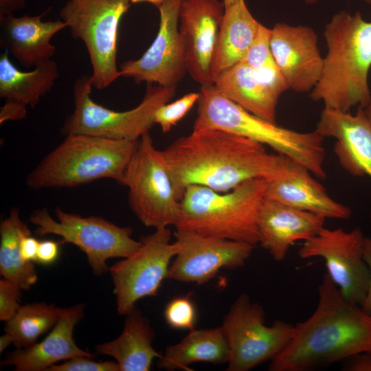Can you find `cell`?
<instances>
[{"mask_svg":"<svg viewBox=\"0 0 371 371\" xmlns=\"http://www.w3.org/2000/svg\"><path fill=\"white\" fill-rule=\"evenodd\" d=\"M161 153L179 201L190 185L227 192L251 179L273 181L296 162L269 153L259 142L217 128L192 130Z\"/></svg>","mask_w":371,"mask_h":371,"instance_id":"obj_1","label":"cell"},{"mask_svg":"<svg viewBox=\"0 0 371 371\" xmlns=\"http://www.w3.org/2000/svg\"><path fill=\"white\" fill-rule=\"evenodd\" d=\"M313 313L295 325L292 339L269 371H310L371 351V315L346 301L326 273Z\"/></svg>","mask_w":371,"mask_h":371,"instance_id":"obj_2","label":"cell"},{"mask_svg":"<svg viewBox=\"0 0 371 371\" xmlns=\"http://www.w3.org/2000/svg\"><path fill=\"white\" fill-rule=\"evenodd\" d=\"M327 52L321 76L309 97L324 107L348 112L366 108L371 99V21L357 11L334 14L324 29Z\"/></svg>","mask_w":371,"mask_h":371,"instance_id":"obj_3","label":"cell"},{"mask_svg":"<svg viewBox=\"0 0 371 371\" xmlns=\"http://www.w3.org/2000/svg\"><path fill=\"white\" fill-rule=\"evenodd\" d=\"M193 130L217 128L268 146L307 168L319 179L326 178L324 137L315 130L303 133L262 119L241 107L214 85L201 86Z\"/></svg>","mask_w":371,"mask_h":371,"instance_id":"obj_4","label":"cell"},{"mask_svg":"<svg viewBox=\"0 0 371 371\" xmlns=\"http://www.w3.org/2000/svg\"><path fill=\"white\" fill-rule=\"evenodd\" d=\"M268 184L265 179H254L227 192L190 185L180 200L176 229L256 246L259 212Z\"/></svg>","mask_w":371,"mask_h":371,"instance_id":"obj_5","label":"cell"},{"mask_svg":"<svg viewBox=\"0 0 371 371\" xmlns=\"http://www.w3.org/2000/svg\"><path fill=\"white\" fill-rule=\"evenodd\" d=\"M138 140L67 135L27 175V186L34 190L71 188L101 179L122 184Z\"/></svg>","mask_w":371,"mask_h":371,"instance_id":"obj_6","label":"cell"},{"mask_svg":"<svg viewBox=\"0 0 371 371\" xmlns=\"http://www.w3.org/2000/svg\"><path fill=\"white\" fill-rule=\"evenodd\" d=\"M90 76L82 75L73 85L74 111L65 119L61 133L86 134L106 138L137 141L155 124L157 109L175 96L177 87L146 83L144 96L133 109L124 111L109 109L91 97Z\"/></svg>","mask_w":371,"mask_h":371,"instance_id":"obj_7","label":"cell"},{"mask_svg":"<svg viewBox=\"0 0 371 371\" xmlns=\"http://www.w3.org/2000/svg\"><path fill=\"white\" fill-rule=\"evenodd\" d=\"M128 0H67L60 10L73 37L84 43L92 67L93 87L101 90L120 78L117 43L120 22Z\"/></svg>","mask_w":371,"mask_h":371,"instance_id":"obj_8","label":"cell"},{"mask_svg":"<svg viewBox=\"0 0 371 371\" xmlns=\"http://www.w3.org/2000/svg\"><path fill=\"white\" fill-rule=\"evenodd\" d=\"M122 185L128 189V203L146 227L155 229L176 225L181 205L161 153L149 132L138 140L124 174Z\"/></svg>","mask_w":371,"mask_h":371,"instance_id":"obj_9","label":"cell"},{"mask_svg":"<svg viewBox=\"0 0 371 371\" xmlns=\"http://www.w3.org/2000/svg\"><path fill=\"white\" fill-rule=\"evenodd\" d=\"M55 215L56 220L46 209L34 211L30 219L36 226L35 234L41 236L57 235L63 242L77 246L86 254L95 276L109 271L107 260L129 257L142 245L141 240L131 238L130 227H120L100 216L82 217L58 207L55 210Z\"/></svg>","mask_w":371,"mask_h":371,"instance_id":"obj_10","label":"cell"},{"mask_svg":"<svg viewBox=\"0 0 371 371\" xmlns=\"http://www.w3.org/2000/svg\"><path fill=\"white\" fill-rule=\"evenodd\" d=\"M221 327L230 352L228 371H248L273 359L295 331V325L279 319L267 326L264 308L245 293L232 304Z\"/></svg>","mask_w":371,"mask_h":371,"instance_id":"obj_11","label":"cell"},{"mask_svg":"<svg viewBox=\"0 0 371 371\" xmlns=\"http://www.w3.org/2000/svg\"><path fill=\"white\" fill-rule=\"evenodd\" d=\"M140 240L142 245L135 253L109 267L117 311L122 315L132 311L140 299L157 295L177 252L168 227L155 229Z\"/></svg>","mask_w":371,"mask_h":371,"instance_id":"obj_12","label":"cell"},{"mask_svg":"<svg viewBox=\"0 0 371 371\" xmlns=\"http://www.w3.org/2000/svg\"><path fill=\"white\" fill-rule=\"evenodd\" d=\"M365 236L359 227L350 231L323 227L303 242L298 251L301 258H321L327 273L341 296L361 306L367 295L370 271L363 259Z\"/></svg>","mask_w":371,"mask_h":371,"instance_id":"obj_13","label":"cell"},{"mask_svg":"<svg viewBox=\"0 0 371 371\" xmlns=\"http://www.w3.org/2000/svg\"><path fill=\"white\" fill-rule=\"evenodd\" d=\"M177 252L169 267L167 279L201 285L223 269H237L251 256L254 245L177 229Z\"/></svg>","mask_w":371,"mask_h":371,"instance_id":"obj_14","label":"cell"},{"mask_svg":"<svg viewBox=\"0 0 371 371\" xmlns=\"http://www.w3.org/2000/svg\"><path fill=\"white\" fill-rule=\"evenodd\" d=\"M182 0H166L158 8L157 36L143 55L119 66L120 76L136 83L177 87L187 73L183 38L179 30V10Z\"/></svg>","mask_w":371,"mask_h":371,"instance_id":"obj_15","label":"cell"},{"mask_svg":"<svg viewBox=\"0 0 371 371\" xmlns=\"http://www.w3.org/2000/svg\"><path fill=\"white\" fill-rule=\"evenodd\" d=\"M225 10L221 0H182L180 5L187 73L201 86L214 84L212 61Z\"/></svg>","mask_w":371,"mask_h":371,"instance_id":"obj_16","label":"cell"},{"mask_svg":"<svg viewBox=\"0 0 371 371\" xmlns=\"http://www.w3.org/2000/svg\"><path fill=\"white\" fill-rule=\"evenodd\" d=\"M271 49L289 89L297 93L311 92L319 80L323 66L315 30L308 25L277 23L271 28Z\"/></svg>","mask_w":371,"mask_h":371,"instance_id":"obj_17","label":"cell"},{"mask_svg":"<svg viewBox=\"0 0 371 371\" xmlns=\"http://www.w3.org/2000/svg\"><path fill=\"white\" fill-rule=\"evenodd\" d=\"M315 131L335 139V153L349 174L371 177V122L364 108L358 107L352 114L324 107Z\"/></svg>","mask_w":371,"mask_h":371,"instance_id":"obj_18","label":"cell"},{"mask_svg":"<svg viewBox=\"0 0 371 371\" xmlns=\"http://www.w3.org/2000/svg\"><path fill=\"white\" fill-rule=\"evenodd\" d=\"M325 221L318 214L265 199L258 221V244L275 260L282 261L291 245L315 236Z\"/></svg>","mask_w":371,"mask_h":371,"instance_id":"obj_19","label":"cell"},{"mask_svg":"<svg viewBox=\"0 0 371 371\" xmlns=\"http://www.w3.org/2000/svg\"><path fill=\"white\" fill-rule=\"evenodd\" d=\"M84 304L63 308L52 331L41 342L7 353L2 361L5 366H14L15 371H46L52 365L76 357L93 358L91 352L82 350L75 343V326L84 315Z\"/></svg>","mask_w":371,"mask_h":371,"instance_id":"obj_20","label":"cell"},{"mask_svg":"<svg viewBox=\"0 0 371 371\" xmlns=\"http://www.w3.org/2000/svg\"><path fill=\"white\" fill-rule=\"evenodd\" d=\"M47 11L38 16L8 15L0 21L6 51L25 68L36 67L51 60L56 52L52 38L67 27L61 19L43 21Z\"/></svg>","mask_w":371,"mask_h":371,"instance_id":"obj_21","label":"cell"},{"mask_svg":"<svg viewBox=\"0 0 371 371\" xmlns=\"http://www.w3.org/2000/svg\"><path fill=\"white\" fill-rule=\"evenodd\" d=\"M311 172L295 162L284 175L269 181L265 199L326 218L347 220L351 209L333 199Z\"/></svg>","mask_w":371,"mask_h":371,"instance_id":"obj_22","label":"cell"},{"mask_svg":"<svg viewBox=\"0 0 371 371\" xmlns=\"http://www.w3.org/2000/svg\"><path fill=\"white\" fill-rule=\"evenodd\" d=\"M214 85L247 111L276 122L280 96L269 87L258 70L240 62L221 73L214 80Z\"/></svg>","mask_w":371,"mask_h":371,"instance_id":"obj_23","label":"cell"},{"mask_svg":"<svg viewBox=\"0 0 371 371\" xmlns=\"http://www.w3.org/2000/svg\"><path fill=\"white\" fill-rule=\"evenodd\" d=\"M125 316L120 336L95 346L96 353L113 357L120 371H148L154 359L160 356L153 346L155 330L136 306Z\"/></svg>","mask_w":371,"mask_h":371,"instance_id":"obj_24","label":"cell"},{"mask_svg":"<svg viewBox=\"0 0 371 371\" xmlns=\"http://www.w3.org/2000/svg\"><path fill=\"white\" fill-rule=\"evenodd\" d=\"M260 23L245 0H235L225 7L212 61L214 82L221 73L242 62Z\"/></svg>","mask_w":371,"mask_h":371,"instance_id":"obj_25","label":"cell"},{"mask_svg":"<svg viewBox=\"0 0 371 371\" xmlns=\"http://www.w3.org/2000/svg\"><path fill=\"white\" fill-rule=\"evenodd\" d=\"M229 349L221 327L193 329L179 343L167 346L157 366L167 371L192 370L189 366L205 362L228 363Z\"/></svg>","mask_w":371,"mask_h":371,"instance_id":"obj_26","label":"cell"},{"mask_svg":"<svg viewBox=\"0 0 371 371\" xmlns=\"http://www.w3.org/2000/svg\"><path fill=\"white\" fill-rule=\"evenodd\" d=\"M58 76V65L52 59L30 71H22L5 52L0 57V98L33 108L52 89Z\"/></svg>","mask_w":371,"mask_h":371,"instance_id":"obj_27","label":"cell"},{"mask_svg":"<svg viewBox=\"0 0 371 371\" xmlns=\"http://www.w3.org/2000/svg\"><path fill=\"white\" fill-rule=\"evenodd\" d=\"M25 235L31 232L21 221L19 208L13 207L0 225V274L22 290H29L38 280L33 262L25 261L21 254L20 241Z\"/></svg>","mask_w":371,"mask_h":371,"instance_id":"obj_28","label":"cell"},{"mask_svg":"<svg viewBox=\"0 0 371 371\" xmlns=\"http://www.w3.org/2000/svg\"><path fill=\"white\" fill-rule=\"evenodd\" d=\"M63 308L54 304L33 303L21 306L16 314L6 322L5 333L10 335L16 348L30 347L41 335L52 328Z\"/></svg>","mask_w":371,"mask_h":371,"instance_id":"obj_29","label":"cell"},{"mask_svg":"<svg viewBox=\"0 0 371 371\" xmlns=\"http://www.w3.org/2000/svg\"><path fill=\"white\" fill-rule=\"evenodd\" d=\"M199 97V92H192L172 102L161 105L155 111V124H158L164 133L169 132L198 102Z\"/></svg>","mask_w":371,"mask_h":371,"instance_id":"obj_30","label":"cell"},{"mask_svg":"<svg viewBox=\"0 0 371 371\" xmlns=\"http://www.w3.org/2000/svg\"><path fill=\"white\" fill-rule=\"evenodd\" d=\"M164 317L168 325L175 329H194L196 320L195 306L190 295L179 296L171 300L166 306Z\"/></svg>","mask_w":371,"mask_h":371,"instance_id":"obj_31","label":"cell"},{"mask_svg":"<svg viewBox=\"0 0 371 371\" xmlns=\"http://www.w3.org/2000/svg\"><path fill=\"white\" fill-rule=\"evenodd\" d=\"M271 29L260 23L256 36L242 60L256 70L276 63L271 49Z\"/></svg>","mask_w":371,"mask_h":371,"instance_id":"obj_32","label":"cell"},{"mask_svg":"<svg viewBox=\"0 0 371 371\" xmlns=\"http://www.w3.org/2000/svg\"><path fill=\"white\" fill-rule=\"evenodd\" d=\"M22 289L12 281L0 280V320L7 322L20 308Z\"/></svg>","mask_w":371,"mask_h":371,"instance_id":"obj_33","label":"cell"},{"mask_svg":"<svg viewBox=\"0 0 371 371\" xmlns=\"http://www.w3.org/2000/svg\"><path fill=\"white\" fill-rule=\"evenodd\" d=\"M46 371H120L117 361H95L90 357H76L61 364H54Z\"/></svg>","mask_w":371,"mask_h":371,"instance_id":"obj_34","label":"cell"},{"mask_svg":"<svg viewBox=\"0 0 371 371\" xmlns=\"http://www.w3.org/2000/svg\"><path fill=\"white\" fill-rule=\"evenodd\" d=\"M343 361V371H371V351L356 354Z\"/></svg>","mask_w":371,"mask_h":371,"instance_id":"obj_35","label":"cell"},{"mask_svg":"<svg viewBox=\"0 0 371 371\" xmlns=\"http://www.w3.org/2000/svg\"><path fill=\"white\" fill-rule=\"evenodd\" d=\"M59 254L58 243L54 240H43L39 242L36 262L43 265H49L54 262Z\"/></svg>","mask_w":371,"mask_h":371,"instance_id":"obj_36","label":"cell"},{"mask_svg":"<svg viewBox=\"0 0 371 371\" xmlns=\"http://www.w3.org/2000/svg\"><path fill=\"white\" fill-rule=\"evenodd\" d=\"M27 107L20 104L5 101L0 110V123L21 120L26 117Z\"/></svg>","mask_w":371,"mask_h":371,"instance_id":"obj_37","label":"cell"},{"mask_svg":"<svg viewBox=\"0 0 371 371\" xmlns=\"http://www.w3.org/2000/svg\"><path fill=\"white\" fill-rule=\"evenodd\" d=\"M39 242L31 235L23 236L20 241V250L22 258L27 262L36 261Z\"/></svg>","mask_w":371,"mask_h":371,"instance_id":"obj_38","label":"cell"},{"mask_svg":"<svg viewBox=\"0 0 371 371\" xmlns=\"http://www.w3.org/2000/svg\"><path fill=\"white\" fill-rule=\"evenodd\" d=\"M363 259L370 271V282L366 297L361 305L362 309L371 315V238L365 237L363 244Z\"/></svg>","mask_w":371,"mask_h":371,"instance_id":"obj_39","label":"cell"},{"mask_svg":"<svg viewBox=\"0 0 371 371\" xmlns=\"http://www.w3.org/2000/svg\"><path fill=\"white\" fill-rule=\"evenodd\" d=\"M27 0H0V21L8 15L23 10Z\"/></svg>","mask_w":371,"mask_h":371,"instance_id":"obj_40","label":"cell"},{"mask_svg":"<svg viewBox=\"0 0 371 371\" xmlns=\"http://www.w3.org/2000/svg\"><path fill=\"white\" fill-rule=\"evenodd\" d=\"M13 343L12 337L5 333L0 337V352L1 353L10 344Z\"/></svg>","mask_w":371,"mask_h":371,"instance_id":"obj_41","label":"cell"},{"mask_svg":"<svg viewBox=\"0 0 371 371\" xmlns=\"http://www.w3.org/2000/svg\"><path fill=\"white\" fill-rule=\"evenodd\" d=\"M128 1L131 2V3H143V2L150 3L158 8L162 5V3L166 0H128Z\"/></svg>","mask_w":371,"mask_h":371,"instance_id":"obj_42","label":"cell"},{"mask_svg":"<svg viewBox=\"0 0 371 371\" xmlns=\"http://www.w3.org/2000/svg\"><path fill=\"white\" fill-rule=\"evenodd\" d=\"M366 115L371 122V99L368 104L364 108Z\"/></svg>","mask_w":371,"mask_h":371,"instance_id":"obj_43","label":"cell"},{"mask_svg":"<svg viewBox=\"0 0 371 371\" xmlns=\"http://www.w3.org/2000/svg\"><path fill=\"white\" fill-rule=\"evenodd\" d=\"M306 4L312 5L316 3L319 0H304ZM366 3L371 5V0H363Z\"/></svg>","mask_w":371,"mask_h":371,"instance_id":"obj_44","label":"cell"},{"mask_svg":"<svg viewBox=\"0 0 371 371\" xmlns=\"http://www.w3.org/2000/svg\"><path fill=\"white\" fill-rule=\"evenodd\" d=\"M235 0H223L224 2L225 6L227 7L231 3H232Z\"/></svg>","mask_w":371,"mask_h":371,"instance_id":"obj_45","label":"cell"}]
</instances>
